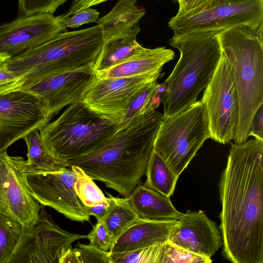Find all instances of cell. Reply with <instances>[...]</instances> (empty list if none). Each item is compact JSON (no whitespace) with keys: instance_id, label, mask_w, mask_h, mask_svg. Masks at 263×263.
Returning <instances> with one entry per match:
<instances>
[{"instance_id":"cell-1","label":"cell","mask_w":263,"mask_h":263,"mask_svg":"<svg viewBox=\"0 0 263 263\" xmlns=\"http://www.w3.org/2000/svg\"><path fill=\"white\" fill-rule=\"evenodd\" d=\"M219 192L224 256L233 263H263V141L231 143Z\"/></svg>"},{"instance_id":"cell-2","label":"cell","mask_w":263,"mask_h":263,"mask_svg":"<svg viewBox=\"0 0 263 263\" xmlns=\"http://www.w3.org/2000/svg\"><path fill=\"white\" fill-rule=\"evenodd\" d=\"M163 114L151 111L117 128L103 146L83 157L65 162L77 166L92 180L101 181L128 197L145 175Z\"/></svg>"},{"instance_id":"cell-3","label":"cell","mask_w":263,"mask_h":263,"mask_svg":"<svg viewBox=\"0 0 263 263\" xmlns=\"http://www.w3.org/2000/svg\"><path fill=\"white\" fill-rule=\"evenodd\" d=\"M234 79L239 101L233 140L246 142L253 118L263 104V23L241 25L216 34Z\"/></svg>"},{"instance_id":"cell-4","label":"cell","mask_w":263,"mask_h":263,"mask_svg":"<svg viewBox=\"0 0 263 263\" xmlns=\"http://www.w3.org/2000/svg\"><path fill=\"white\" fill-rule=\"evenodd\" d=\"M180 58L165 81L167 89L162 101L163 117L172 116L196 102L211 81L221 52L214 32L174 34L169 41Z\"/></svg>"},{"instance_id":"cell-5","label":"cell","mask_w":263,"mask_h":263,"mask_svg":"<svg viewBox=\"0 0 263 263\" xmlns=\"http://www.w3.org/2000/svg\"><path fill=\"white\" fill-rule=\"evenodd\" d=\"M104 42L100 27L64 32L8 61V68L23 81L41 73L93 68Z\"/></svg>"},{"instance_id":"cell-6","label":"cell","mask_w":263,"mask_h":263,"mask_svg":"<svg viewBox=\"0 0 263 263\" xmlns=\"http://www.w3.org/2000/svg\"><path fill=\"white\" fill-rule=\"evenodd\" d=\"M116 125L79 101L69 105L56 120L41 128L39 133L48 154L65 163L105 145L115 134Z\"/></svg>"},{"instance_id":"cell-7","label":"cell","mask_w":263,"mask_h":263,"mask_svg":"<svg viewBox=\"0 0 263 263\" xmlns=\"http://www.w3.org/2000/svg\"><path fill=\"white\" fill-rule=\"evenodd\" d=\"M209 138L206 111L199 101L172 116L163 117L155 138L154 151L179 177Z\"/></svg>"},{"instance_id":"cell-8","label":"cell","mask_w":263,"mask_h":263,"mask_svg":"<svg viewBox=\"0 0 263 263\" xmlns=\"http://www.w3.org/2000/svg\"><path fill=\"white\" fill-rule=\"evenodd\" d=\"M263 23V0H210L189 11H178L168 22L174 34L211 31Z\"/></svg>"},{"instance_id":"cell-9","label":"cell","mask_w":263,"mask_h":263,"mask_svg":"<svg viewBox=\"0 0 263 263\" xmlns=\"http://www.w3.org/2000/svg\"><path fill=\"white\" fill-rule=\"evenodd\" d=\"M200 101L206 111L210 138L222 144L233 140L239 101L230 66L222 53Z\"/></svg>"},{"instance_id":"cell-10","label":"cell","mask_w":263,"mask_h":263,"mask_svg":"<svg viewBox=\"0 0 263 263\" xmlns=\"http://www.w3.org/2000/svg\"><path fill=\"white\" fill-rule=\"evenodd\" d=\"M161 72L111 78H99L95 74L80 102L103 118L119 124L133 98L157 83Z\"/></svg>"},{"instance_id":"cell-11","label":"cell","mask_w":263,"mask_h":263,"mask_svg":"<svg viewBox=\"0 0 263 263\" xmlns=\"http://www.w3.org/2000/svg\"><path fill=\"white\" fill-rule=\"evenodd\" d=\"M87 235L71 233L62 229L41 205L32 226L24 229L7 263H59L67 249Z\"/></svg>"},{"instance_id":"cell-12","label":"cell","mask_w":263,"mask_h":263,"mask_svg":"<svg viewBox=\"0 0 263 263\" xmlns=\"http://www.w3.org/2000/svg\"><path fill=\"white\" fill-rule=\"evenodd\" d=\"M26 166L23 157L0 153V214L17 221L24 229L32 226L41 208L28 186Z\"/></svg>"},{"instance_id":"cell-13","label":"cell","mask_w":263,"mask_h":263,"mask_svg":"<svg viewBox=\"0 0 263 263\" xmlns=\"http://www.w3.org/2000/svg\"><path fill=\"white\" fill-rule=\"evenodd\" d=\"M32 196L45 206L52 208L72 221H89L86 206L74 190L76 175L70 167L53 172H25Z\"/></svg>"},{"instance_id":"cell-14","label":"cell","mask_w":263,"mask_h":263,"mask_svg":"<svg viewBox=\"0 0 263 263\" xmlns=\"http://www.w3.org/2000/svg\"><path fill=\"white\" fill-rule=\"evenodd\" d=\"M94 76L91 68L37 74L25 80L18 90L40 99L52 118L65 106L80 101Z\"/></svg>"},{"instance_id":"cell-15","label":"cell","mask_w":263,"mask_h":263,"mask_svg":"<svg viewBox=\"0 0 263 263\" xmlns=\"http://www.w3.org/2000/svg\"><path fill=\"white\" fill-rule=\"evenodd\" d=\"M51 119L42 101L30 93L16 90L0 96V153Z\"/></svg>"},{"instance_id":"cell-16","label":"cell","mask_w":263,"mask_h":263,"mask_svg":"<svg viewBox=\"0 0 263 263\" xmlns=\"http://www.w3.org/2000/svg\"><path fill=\"white\" fill-rule=\"evenodd\" d=\"M70 16L48 13L21 15L0 25V52L18 56L66 32Z\"/></svg>"},{"instance_id":"cell-17","label":"cell","mask_w":263,"mask_h":263,"mask_svg":"<svg viewBox=\"0 0 263 263\" xmlns=\"http://www.w3.org/2000/svg\"><path fill=\"white\" fill-rule=\"evenodd\" d=\"M168 241L208 258L222 245L221 233L216 224L202 211L188 210L182 213L172 229Z\"/></svg>"},{"instance_id":"cell-18","label":"cell","mask_w":263,"mask_h":263,"mask_svg":"<svg viewBox=\"0 0 263 263\" xmlns=\"http://www.w3.org/2000/svg\"><path fill=\"white\" fill-rule=\"evenodd\" d=\"M176 221L140 218L115 239L109 252L110 254L130 252L167 241Z\"/></svg>"},{"instance_id":"cell-19","label":"cell","mask_w":263,"mask_h":263,"mask_svg":"<svg viewBox=\"0 0 263 263\" xmlns=\"http://www.w3.org/2000/svg\"><path fill=\"white\" fill-rule=\"evenodd\" d=\"M173 50L164 47L144 48L123 62L105 70L95 73L99 78L132 77L161 71L166 63L173 60Z\"/></svg>"},{"instance_id":"cell-20","label":"cell","mask_w":263,"mask_h":263,"mask_svg":"<svg viewBox=\"0 0 263 263\" xmlns=\"http://www.w3.org/2000/svg\"><path fill=\"white\" fill-rule=\"evenodd\" d=\"M137 0H119L113 8L95 23L101 29L104 43L124 36L137 28L145 14Z\"/></svg>"},{"instance_id":"cell-21","label":"cell","mask_w":263,"mask_h":263,"mask_svg":"<svg viewBox=\"0 0 263 263\" xmlns=\"http://www.w3.org/2000/svg\"><path fill=\"white\" fill-rule=\"evenodd\" d=\"M140 218L154 221L177 220L181 213L174 206L170 197L138 184L128 197Z\"/></svg>"},{"instance_id":"cell-22","label":"cell","mask_w":263,"mask_h":263,"mask_svg":"<svg viewBox=\"0 0 263 263\" xmlns=\"http://www.w3.org/2000/svg\"><path fill=\"white\" fill-rule=\"evenodd\" d=\"M140 29L138 26L124 36L105 43L93 67V72L108 69L142 50L144 47L137 41Z\"/></svg>"},{"instance_id":"cell-23","label":"cell","mask_w":263,"mask_h":263,"mask_svg":"<svg viewBox=\"0 0 263 263\" xmlns=\"http://www.w3.org/2000/svg\"><path fill=\"white\" fill-rule=\"evenodd\" d=\"M107 194L109 206L103 221L116 239L140 217L128 197L119 198Z\"/></svg>"},{"instance_id":"cell-24","label":"cell","mask_w":263,"mask_h":263,"mask_svg":"<svg viewBox=\"0 0 263 263\" xmlns=\"http://www.w3.org/2000/svg\"><path fill=\"white\" fill-rule=\"evenodd\" d=\"M145 175L144 185L167 197L173 194L178 177L172 171L163 158L153 150Z\"/></svg>"},{"instance_id":"cell-25","label":"cell","mask_w":263,"mask_h":263,"mask_svg":"<svg viewBox=\"0 0 263 263\" xmlns=\"http://www.w3.org/2000/svg\"><path fill=\"white\" fill-rule=\"evenodd\" d=\"M23 140L28 150L26 171L53 172L62 171L68 167L65 163L54 159L48 154L39 130L31 132Z\"/></svg>"},{"instance_id":"cell-26","label":"cell","mask_w":263,"mask_h":263,"mask_svg":"<svg viewBox=\"0 0 263 263\" xmlns=\"http://www.w3.org/2000/svg\"><path fill=\"white\" fill-rule=\"evenodd\" d=\"M17 221L0 214V263H7L24 231Z\"/></svg>"},{"instance_id":"cell-27","label":"cell","mask_w":263,"mask_h":263,"mask_svg":"<svg viewBox=\"0 0 263 263\" xmlns=\"http://www.w3.org/2000/svg\"><path fill=\"white\" fill-rule=\"evenodd\" d=\"M166 241L135 251L111 254L113 263H165Z\"/></svg>"},{"instance_id":"cell-28","label":"cell","mask_w":263,"mask_h":263,"mask_svg":"<svg viewBox=\"0 0 263 263\" xmlns=\"http://www.w3.org/2000/svg\"><path fill=\"white\" fill-rule=\"evenodd\" d=\"M70 167L76 175L75 192L85 206H92L107 202V197L101 189L81 168L74 165Z\"/></svg>"},{"instance_id":"cell-29","label":"cell","mask_w":263,"mask_h":263,"mask_svg":"<svg viewBox=\"0 0 263 263\" xmlns=\"http://www.w3.org/2000/svg\"><path fill=\"white\" fill-rule=\"evenodd\" d=\"M156 83L144 88L133 98L127 107L122 121L116 125L117 128L125 126L137 116L153 111L149 109V103Z\"/></svg>"},{"instance_id":"cell-30","label":"cell","mask_w":263,"mask_h":263,"mask_svg":"<svg viewBox=\"0 0 263 263\" xmlns=\"http://www.w3.org/2000/svg\"><path fill=\"white\" fill-rule=\"evenodd\" d=\"M67 0H18V16L38 13L53 14Z\"/></svg>"},{"instance_id":"cell-31","label":"cell","mask_w":263,"mask_h":263,"mask_svg":"<svg viewBox=\"0 0 263 263\" xmlns=\"http://www.w3.org/2000/svg\"><path fill=\"white\" fill-rule=\"evenodd\" d=\"M10 58L0 52V96L18 90L24 83L20 77L9 69L8 61Z\"/></svg>"},{"instance_id":"cell-32","label":"cell","mask_w":263,"mask_h":263,"mask_svg":"<svg viewBox=\"0 0 263 263\" xmlns=\"http://www.w3.org/2000/svg\"><path fill=\"white\" fill-rule=\"evenodd\" d=\"M165 263H210L211 258H206L189 252L169 241L165 243Z\"/></svg>"},{"instance_id":"cell-33","label":"cell","mask_w":263,"mask_h":263,"mask_svg":"<svg viewBox=\"0 0 263 263\" xmlns=\"http://www.w3.org/2000/svg\"><path fill=\"white\" fill-rule=\"evenodd\" d=\"M76 247L80 263H113L109 252L102 251L90 243L78 242Z\"/></svg>"},{"instance_id":"cell-34","label":"cell","mask_w":263,"mask_h":263,"mask_svg":"<svg viewBox=\"0 0 263 263\" xmlns=\"http://www.w3.org/2000/svg\"><path fill=\"white\" fill-rule=\"evenodd\" d=\"M86 238L90 244L106 252H109L115 240L103 220L96 223Z\"/></svg>"},{"instance_id":"cell-35","label":"cell","mask_w":263,"mask_h":263,"mask_svg":"<svg viewBox=\"0 0 263 263\" xmlns=\"http://www.w3.org/2000/svg\"><path fill=\"white\" fill-rule=\"evenodd\" d=\"M99 12L91 7L84 9L70 17L66 23L67 28H78L84 24L95 22L99 18Z\"/></svg>"},{"instance_id":"cell-36","label":"cell","mask_w":263,"mask_h":263,"mask_svg":"<svg viewBox=\"0 0 263 263\" xmlns=\"http://www.w3.org/2000/svg\"><path fill=\"white\" fill-rule=\"evenodd\" d=\"M248 136L263 141V104L258 107L253 118Z\"/></svg>"},{"instance_id":"cell-37","label":"cell","mask_w":263,"mask_h":263,"mask_svg":"<svg viewBox=\"0 0 263 263\" xmlns=\"http://www.w3.org/2000/svg\"><path fill=\"white\" fill-rule=\"evenodd\" d=\"M108 1L109 0H81L75 5L70 6L65 14L67 16H70L84 9L97 6ZM172 1H177V0Z\"/></svg>"},{"instance_id":"cell-38","label":"cell","mask_w":263,"mask_h":263,"mask_svg":"<svg viewBox=\"0 0 263 263\" xmlns=\"http://www.w3.org/2000/svg\"><path fill=\"white\" fill-rule=\"evenodd\" d=\"M109 206L107 201L92 206H86V209L89 215L95 216L97 222H99L103 220L108 212Z\"/></svg>"},{"instance_id":"cell-39","label":"cell","mask_w":263,"mask_h":263,"mask_svg":"<svg viewBox=\"0 0 263 263\" xmlns=\"http://www.w3.org/2000/svg\"><path fill=\"white\" fill-rule=\"evenodd\" d=\"M210 0H177L179 4L178 11H189L196 8Z\"/></svg>"},{"instance_id":"cell-40","label":"cell","mask_w":263,"mask_h":263,"mask_svg":"<svg viewBox=\"0 0 263 263\" xmlns=\"http://www.w3.org/2000/svg\"><path fill=\"white\" fill-rule=\"evenodd\" d=\"M59 263H80L75 248L70 246L62 255Z\"/></svg>"}]
</instances>
